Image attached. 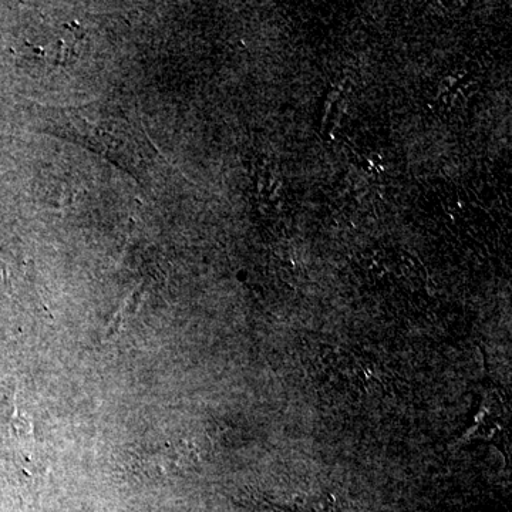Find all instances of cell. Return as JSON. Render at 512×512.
Masks as SVG:
<instances>
[{
	"label": "cell",
	"instance_id": "cell-1",
	"mask_svg": "<svg viewBox=\"0 0 512 512\" xmlns=\"http://www.w3.org/2000/svg\"><path fill=\"white\" fill-rule=\"evenodd\" d=\"M46 133L67 138L100 154L143 181L150 175L156 150L140 121L114 101L74 107H40Z\"/></svg>",
	"mask_w": 512,
	"mask_h": 512
}]
</instances>
